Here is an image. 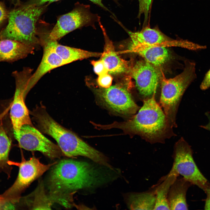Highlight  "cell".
I'll list each match as a JSON object with an SVG mask.
<instances>
[{
  "label": "cell",
  "instance_id": "2e32d148",
  "mask_svg": "<svg viewBox=\"0 0 210 210\" xmlns=\"http://www.w3.org/2000/svg\"><path fill=\"white\" fill-rule=\"evenodd\" d=\"M35 48L14 40H0V62L12 63L33 54Z\"/></svg>",
  "mask_w": 210,
  "mask_h": 210
},
{
  "label": "cell",
  "instance_id": "83f0119b",
  "mask_svg": "<svg viewBox=\"0 0 210 210\" xmlns=\"http://www.w3.org/2000/svg\"><path fill=\"white\" fill-rule=\"evenodd\" d=\"M210 87V69L206 73L200 85V89L205 90Z\"/></svg>",
  "mask_w": 210,
  "mask_h": 210
},
{
  "label": "cell",
  "instance_id": "f546056e",
  "mask_svg": "<svg viewBox=\"0 0 210 210\" xmlns=\"http://www.w3.org/2000/svg\"><path fill=\"white\" fill-rule=\"evenodd\" d=\"M204 192L206 194V199L204 209L205 210H210V184L207 186Z\"/></svg>",
  "mask_w": 210,
  "mask_h": 210
},
{
  "label": "cell",
  "instance_id": "9c48e42d",
  "mask_svg": "<svg viewBox=\"0 0 210 210\" xmlns=\"http://www.w3.org/2000/svg\"><path fill=\"white\" fill-rule=\"evenodd\" d=\"M191 146L182 138L175 144L172 155V168L192 185L205 191L209 183L196 164Z\"/></svg>",
  "mask_w": 210,
  "mask_h": 210
},
{
  "label": "cell",
  "instance_id": "d4e9b609",
  "mask_svg": "<svg viewBox=\"0 0 210 210\" xmlns=\"http://www.w3.org/2000/svg\"><path fill=\"white\" fill-rule=\"evenodd\" d=\"M113 78L108 73L98 76L97 82L99 86L103 88H108L111 86Z\"/></svg>",
  "mask_w": 210,
  "mask_h": 210
},
{
  "label": "cell",
  "instance_id": "3957f363",
  "mask_svg": "<svg viewBox=\"0 0 210 210\" xmlns=\"http://www.w3.org/2000/svg\"><path fill=\"white\" fill-rule=\"evenodd\" d=\"M29 114L38 129L56 141L63 155L70 158L84 156L101 165L106 163L107 158L103 154L57 122L48 114L42 103L29 111Z\"/></svg>",
  "mask_w": 210,
  "mask_h": 210
},
{
  "label": "cell",
  "instance_id": "603a6c76",
  "mask_svg": "<svg viewBox=\"0 0 210 210\" xmlns=\"http://www.w3.org/2000/svg\"><path fill=\"white\" fill-rule=\"evenodd\" d=\"M32 209H51L53 202L49 196L46 195L42 185L36 190L34 193Z\"/></svg>",
  "mask_w": 210,
  "mask_h": 210
},
{
  "label": "cell",
  "instance_id": "ac0fdd59",
  "mask_svg": "<svg viewBox=\"0 0 210 210\" xmlns=\"http://www.w3.org/2000/svg\"><path fill=\"white\" fill-rule=\"evenodd\" d=\"M127 51L138 54L145 61L157 67L165 63L170 57L166 47L162 46L129 47Z\"/></svg>",
  "mask_w": 210,
  "mask_h": 210
},
{
  "label": "cell",
  "instance_id": "e575fe53",
  "mask_svg": "<svg viewBox=\"0 0 210 210\" xmlns=\"http://www.w3.org/2000/svg\"><path fill=\"white\" fill-rule=\"evenodd\" d=\"M152 0H149V4L150 6L151 2H152Z\"/></svg>",
  "mask_w": 210,
  "mask_h": 210
},
{
  "label": "cell",
  "instance_id": "7a4b0ae2",
  "mask_svg": "<svg viewBox=\"0 0 210 210\" xmlns=\"http://www.w3.org/2000/svg\"><path fill=\"white\" fill-rule=\"evenodd\" d=\"M155 94L144 100L142 106L130 119L124 122H114L108 125L96 124V128H118L126 134L139 135L151 144L164 143L165 139L171 135L170 129L172 127L164 111L156 101Z\"/></svg>",
  "mask_w": 210,
  "mask_h": 210
},
{
  "label": "cell",
  "instance_id": "30bf717a",
  "mask_svg": "<svg viewBox=\"0 0 210 210\" xmlns=\"http://www.w3.org/2000/svg\"><path fill=\"white\" fill-rule=\"evenodd\" d=\"M20 147L31 151H38L50 159L60 157L63 153L56 145L33 125L26 124L21 128L17 140Z\"/></svg>",
  "mask_w": 210,
  "mask_h": 210
},
{
  "label": "cell",
  "instance_id": "f1b7e54d",
  "mask_svg": "<svg viewBox=\"0 0 210 210\" xmlns=\"http://www.w3.org/2000/svg\"><path fill=\"white\" fill-rule=\"evenodd\" d=\"M60 0H29L25 3L27 4L39 6L44 5L46 3H49Z\"/></svg>",
  "mask_w": 210,
  "mask_h": 210
},
{
  "label": "cell",
  "instance_id": "e0dca14e",
  "mask_svg": "<svg viewBox=\"0 0 210 210\" xmlns=\"http://www.w3.org/2000/svg\"><path fill=\"white\" fill-rule=\"evenodd\" d=\"M178 177L169 189L167 196L168 204L170 210H188L186 194L192 184L183 177Z\"/></svg>",
  "mask_w": 210,
  "mask_h": 210
},
{
  "label": "cell",
  "instance_id": "52a82bcc",
  "mask_svg": "<svg viewBox=\"0 0 210 210\" xmlns=\"http://www.w3.org/2000/svg\"><path fill=\"white\" fill-rule=\"evenodd\" d=\"M129 83H118L105 88H92L97 102L114 113L124 117L134 114L139 107L130 92Z\"/></svg>",
  "mask_w": 210,
  "mask_h": 210
},
{
  "label": "cell",
  "instance_id": "7402d4cb",
  "mask_svg": "<svg viewBox=\"0 0 210 210\" xmlns=\"http://www.w3.org/2000/svg\"><path fill=\"white\" fill-rule=\"evenodd\" d=\"M11 145L10 139L4 129L0 119V173L3 172L10 176L12 169L8 162Z\"/></svg>",
  "mask_w": 210,
  "mask_h": 210
},
{
  "label": "cell",
  "instance_id": "6da1fadb",
  "mask_svg": "<svg viewBox=\"0 0 210 210\" xmlns=\"http://www.w3.org/2000/svg\"><path fill=\"white\" fill-rule=\"evenodd\" d=\"M107 178L102 171L91 164L62 160L56 163L49 175V197L53 202L70 208L73 205L72 197L75 191L99 186L106 182Z\"/></svg>",
  "mask_w": 210,
  "mask_h": 210
},
{
  "label": "cell",
  "instance_id": "5b68a950",
  "mask_svg": "<svg viewBox=\"0 0 210 210\" xmlns=\"http://www.w3.org/2000/svg\"><path fill=\"white\" fill-rule=\"evenodd\" d=\"M195 66L194 62L186 60L183 71L170 78H167L160 70V103L172 127L176 126V115L180 99L188 87L196 77Z\"/></svg>",
  "mask_w": 210,
  "mask_h": 210
},
{
  "label": "cell",
  "instance_id": "4316f807",
  "mask_svg": "<svg viewBox=\"0 0 210 210\" xmlns=\"http://www.w3.org/2000/svg\"><path fill=\"white\" fill-rule=\"evenodd\" d=\"M138 1L139 4L138 16H140L143 13L144 14L145 16H147L148 12L150 7L149 0H138Z\"/></svg>",
  "mask_w": 210,
  "mask_h": 210
},
{
  "label": "cell",
  "instance_id": "cb8c5ba5",
  "mask_svg": "<svg viewBox=\"0 0 210 210\" xmlns=\"http://www.w3.org/2000/svg\"><path fill=\"white\" fill-rule=\"evenodd\" d=\"M93 67L95 73L98 76L108 73L107 66L102 60H92L91 62Z\"/></svg>",
  "mask_w": 210,
  "mask_h": 210
},
{
  "label": "cell",
  "instance_id": "ffe728a7",
  "mask_svg": "<svg viewBox=\"0 0 210 210\" xmlns=\"http://www.w3.org/2000/svg\"><path fill=\"white\" fill-rule=\"evenodd\" d=\"M156 195L153 186L141 192H131L127 194L126 201L131 210H154Z\"/></svg>",
  "mask_w": 210,
  "mask_h": 210
},
{
  "label": "cell",
  "instance_id": "d6a6232c",
  "mask_svg": "<svg viewBox=\"0 0 210 210\" xmlns=\"http://www.w3.org/2000/svg\"><path fill=\"white\" fill-rule=\"evenodd\" d=\"M8 209V206L7 204L0 202V210Z\"/></svg>",
  "mask_w": 210,
  "mask_h": 210
},
{
  "label": "cell",
  "instance_id": "8992f818",
  "mask_svg": "<svg viewBox=\"0 0 210 210\" xmlns=\"http://www.w3.org/2000/svg\"><path fill=\"white\" fill-rule=\"evenodd\" d=\"M8 164L19 167L18 176L13 185L0 195V202L15 204L19 202L23 191L34 180L41 176L55 163L45 164L33 156L26 160L23 157L20 162L9 161Z\"/></svg>",
  "mask_w": 210,
  "mask_h": 210
},
{
  "label": "cell",
  "instance_id": "4dcf8cb0",
  "mask_svg": "<svg viewBox=\"0 0 210 210\" xmlns=\"http://www.w3.org/2000/svg\"><path fill=\"white\" fill-rule=\"evenodd\" d=\"M89 1H91L93 3H94V4L97 5L99 7H101L102 9H104V10L108 11L109 12H110L113 16L116 18V16H115V15L112 12H111L104 5V4L102 3V0H89ZM113 1L115 2L117 4H118V3L117 1V0H113Z\"/></svg>",
  "mask_w": 210,
  "mask_h": 210
},
{
  "label": "cell",
  "instance_id": "484cf974",
  "mask_svg": "<svg viewBox=\"0 0 210 210\" xmlns=\"http://www.w3.org/2000/svg\"><path fill=\"white\" fill-rule=\"evenodd\" d=\"M8 12L4 4L0 1V31L2 29L1 28L4 23L7 21Z\"/></svg>",
  "mask_w": 210,
  "mask_h": 210
},
{
  "label": "cell",
  "instance_id": "5bb4252c",
  "mask_svg": "<svg viewBox=\"0 0 210 210\" xmlns=\"http://www.w3.org/2000/svg\"><path fill=\"white\" fill-rule=\"evenodd\" d=\"M131 40L129 47L144 46H177V40L169 39L160 30L146 27L139 32L126 30Z\"/></svg>",
  "mask_w": 210,
  "mask_h": 210
},
{
  "label": "cell",
  "instance_id": "1f68e13d",
  "mask_svg": "<svg viewBox=\"0 0 210 210\" xmlns=\"http://www.w3.org/2000/svg\"><path fill=\"white\" fill-rule=\"evenodd\" d=\"M201 127L204 129L210 131V117H209V122L208 123L205 125L201 126Z\"/></svg>",
  "mask_w": 210,
  "mask_h": 210
},
{
  "label": "cell",
  "instance_id": "4fadbf2b",
  "mask_svg": "<svg viewBox=\"0 0 210 210\" xmlns=\"http://www.w3.org/2000/svg\"><path fill=\"white\" fill-rule=\"evenodd\" d=\"M15 90L10 109V117L16 139L19 136L21 127L24 125H33L29 116V111L24 100L27 95L26 84L23 80L15 81Z\"/></svg>",
  "mask_w": 210,
  "mask_h": 210
},
{
  "label": "cell",
  "instance_id": "836d02e7",
  "mask_svg": "<svg viewBox=\"0 0 210 210\" xmlns=\"http://www.w3.org/2000/svg\"><path fill=\"white\" fill-rule=\"evenodd\" d=\"M11 2L15 6L21 4L20 0H10Z\"/></svg>",
  "mask_w": 210,
  "mask_h": 210
},
{
  "label": "cell",
  "instance_id": "7c38bea8",
  "mask_svg": "<svg viewBox=\"0 0 210 210\" xmlns=\"http://www.w3.org/2000/svg\"><path fill=\"white\" fill-rule=\"evenodd\" d=\"M158 68L145 60L131 66L128 74L135 80L139 93L146 98L156 92L161 76L160 70Z\"/></svg>",
  "mask_w": 210,
  "mask_h": 210
},
{
  "label": "cell",
  "instance_id": "277c9868",
  "mask_svg": "<svg viewBox=\"0 0 210 210\" xmlns=\"http://www.w3.org/2000/svg\"><path fill=\"white\" fill-rule=\"evenodd\" d=\"M47 5L21 3L8 12V22L0 31V40L17 41L35 47L40 44L37 24Z\"/></svg>",
  "mask_w": 210,
  "mask_h": 210
},
{
  "label": "cell",
  "instance_id": "d6986e66",
  "mask_svg": "<svg viewBox=\"0 0 210 210\" xmlns=\"http://www.w3.org/2000/svg\"><path fill=\"white\" fill-rule=\"evenodd\" d=\"M179 174L172 168L167 175L161 177L153 186L156 195L154 210H170L167 201V196L171 186Z\"/></svg>",
  "mask_w": 210,
  "mask_h": 210
},
{
  "label": "cell",
  "instance_id": "9a60e30c",
  "mask_svg": "<svg viewBox=\"0 0 210 210\" xmlns=\"http://www.w3.org/2000/svg\"><path fill=\"white\" fill-rule=\"evenodd\" d=\"M104 35L105 45L103 52L100 56L106 64L109 74H128L131 65L129 62L121 58L115 50L111 41L107 35L100 20L98 22Z\"/></svg>",
  "mask_w": 210,
  "mask_h": 210
},
{
  "label": "cell",
  "instance_id": "44dd1931",
  "mask_svg": "<svg viewBox=\"0 0 210 210\" xmlns=\"http://www.w3.org/2000/svg\"><path fill=\"white\" fill-rule=\"evenodd\" d=\"M51 40L56 52L66 64L90 57H100L102 54L62 45L59 44L57 41Z\"/></svg>",
  "mask_w": 210,
  "mask_h": 210
},
{
  "label": "cell",
  "instance_id": "8fae6325",
  "mask_svg": "<svg viewBox=\"0 0 210 210\" xmlns=\"http://www.w3.org/2000/svg\"><path fill=\"white\" fill-rule=\"evenodd\" d=\"M50 32L47 28L41 29L38 32V35L40 44L43 48V55L39 65L28 81L27 87L28 93L47 72L66 64L56 52L49 36Z\"/></svg>",
  "mask_w": 210,
  "mask_h": 210
},
{
  "label": "cell",
  "instance_id": "ba28073f",
  "mask_svg": "<svg viewBox=\"0 0 210 210\" xmlns=\"http://www.w3.org/2000/svg\"><path fill=\"white\" fill-rule=\"evenodd\" d=\"M90 8L89 5L77 3L72 10L59 17L49 32V38L57 41L69 33L83 27L90 26L95 28V24L100 20V17L91 12Z\"/></svg>",
  "mask_w": 210,
  "mask_h": 210
}]
</instances>
